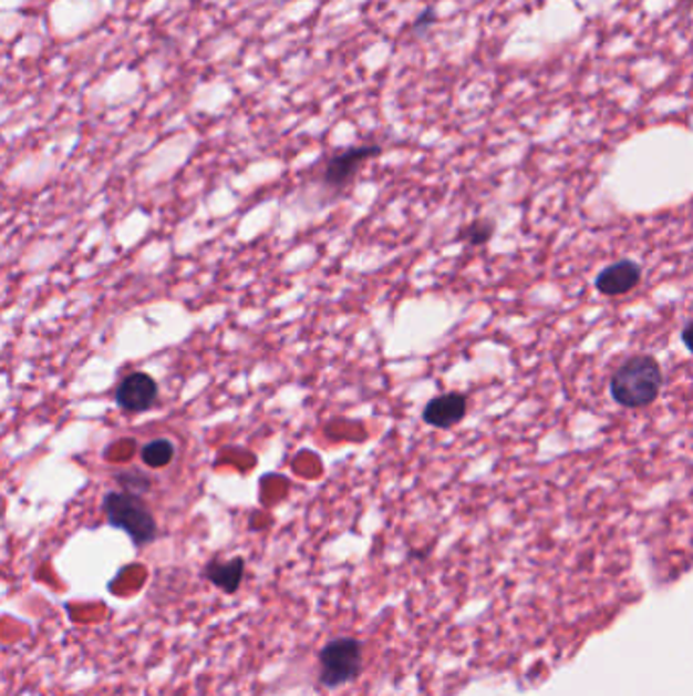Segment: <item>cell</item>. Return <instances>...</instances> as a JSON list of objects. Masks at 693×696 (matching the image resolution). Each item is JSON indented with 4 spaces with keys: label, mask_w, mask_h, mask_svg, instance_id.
Here are the masks:
<instances>
[{
    "label": "cell",
    "mask_w": 693,
    "mask_h": 696,
    "mask_svg": "<svg viewBox=\"0 0 693 696\" xmlns=\"http://www.w3.org/2000/svg\"><path fill=\"white\" fill-rule=\"evenodd\" d=\"M663 383L661 367L653 357L639 355L622 362L610 379V393L624 408H644L655 401Z\"/></svg>",
    "instance_id": "obj_1"
},
{
    "label": "cell",
    "mask_w": 693,
    "mask_h": 696,
    "mask_svg": "<svg viewBox=\"0 0 693 696\" xmlns=\"http://www.w3.org/2000/svg\"><path fill=\"white\" fill-rule=\"evenodd\" d=\"M102 510L112 528L126 532L138 547L155 542L159 534L157 522L141 495L126 491H108L102 499Z\"/></svg>",
    "instance_id": "obj_2"
},
{
    "label": "cell",
    "mask_w": 693,
    "mask_h": 696,
    "mask_svg": "<svg viewBox=\"0 0 693 696\" xmlns=\"http://www.w3.org/2000/svg\"><path fill=\"white\" fill-rule=\"evenodd\" d=\"M320 683L328 688L346 684L356 678L362 666V646L356 639L342 637L330 642L320 654Z\"/></svg>",
    "instance_id": "obj_3"
},
{
    "label": "cell",
    "mask_w": 693,
    "mask_h": 696,
    "mask_svg": "<svg viewBox=\"0 0 693 696\" xmlns=\"http://www.w3.org/2000/svg\"><path fill=\"white\" fill-rule=\"evenodd\" d=\"M381 145H360L330 157L323 167V186L340 192L352 184L364 163L381 155Z\"/></svg>",
    "instance_id": "obj_4"
},
{
    "label": "cell",
    "mask_w": 693,
    "mask_h": 696,
    "mask_svg": "<svg viewBox=\"0 0 693 696\" xmlns=\"http://www.w3.org/2000/svg\"><path fill=\"white\" fill-rule=\"evenodd\" d=\"M157 396H159L157 381L151 375L136 371V373L124 377L121 386L116 387L114 399H116V406L121 410L138 413V411H147L153 408L157 401Z\"/></svg>",
    "instance_id": "obj_5"
},
{
    "label": "cell",
    "mask_w": 693,
    "mask_h": 696,
    "mask_svg": "<svg viewBox=\"0 0 693 696\" xmlns=\"http://www.w3.org/2000/svg\"><path fill=\"white\" fill-rule=\"evenodd\" d=\"M641 277H643V269L639 267V263L622 259V262L608 265L607 269H602L598 274V277H596V289L602 296L617 298V296L629 294L631 289L639 286Z\"/></svg>",
    "instance_id": "obj_6"
},
{
    "label": "cell",
    "mask_w": 693,
    "mask_h": 696,
    "mask_svg": "<svg viewBox=\"0 0 693 696\" xmlns=\"http://www.w3.org/2000/svg\"><path fill=\"white\" fill-rule=\"evenodd\" d=\"M468 411V398L464 393H444L432 399L425 410H423V420L434 428L447 430L452 426L462 422L466 418Z\"/></svg>",
    "instance_id": "obj_7"
},
{
    "label": "cell",
    "mask_w": 693,
    "mask_h": 696,
    "mask_svg": "<svg viewBox=\"0 0 693 696\" xmlns=\"http://www.w3.org/2000/svg\"><path fill=\"white\" fill-rule=\"evenodd\" d=\"M206 576L211 585L223 588L224 593H236L245 576V560L232 559L228 562L211 560L206 566Z\"/></svg>",
    "instance_id": "obj_8"
},
{
    "label": "cell",
    "mask_w": 693,
    "mask_h": 696,
    "mask_svg": "<svg viewBox=\"0 0 693 696\" xmlns=\"http://www.w3.org/2000/svg\"><path fill=\"white\" fill-rule=\"evenodd\" d=\"M175 457V448L169 440L165 438H155L147 442L141 450V459L151 467V469H163L167 467Z\"/></svg>",
    "instance_id": "obj_9"
},
{
    "label": "cell",
    "mask_w": 693,
    "mask_h": 696,
    "mask_svg": "<svg viewBox=\"0 0 693 696\" xmlns=\"http://www.w3.org/2000/svg\"><path fill=\"white\" fill-rule=\"evenodd\" d=\"M493 235H495V223L486 221V218H478L464 228V237L472 247H480L484 243H488Z\"/></svg>",
    "instance_id": "obj_10"
},
{
    "label": "cell",
    "mask_w": 693,
    "mask_h": 696,
    "mask_svg": "<svg viewBox=\"0 0 693 696\" xmlns=\"http://www.w3.org/2000/svg\"><path fill=\"white\" fill-rule=\"evenodd\" d=\"M116 481L124 487L126 493H135V495H141L151 487L149 479L138 471H123V473L116 474Z\"/></svg>",
    "instance_id": "obj_11"
},
{
    "label": "cell",
    "mask_w": 693,
    "mask_h": 696,
    "mask_svg": "<svg viewBox=\"0 0 693 696\" xmlns=\"http://www.w3.org/2000/svg\"><path fill=\"white\" fill-rule=\"evenodd\" d=\"M434 7H427V9L417 17V21H415V25H413V31H415V33H423V31H427V27L434 25Z\"/></svg>",
    "instance_id": "obj_12"
}]
</instances>
